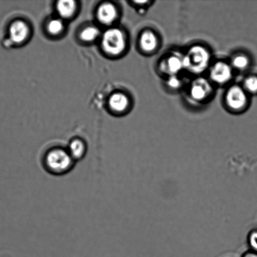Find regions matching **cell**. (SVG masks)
Segmentation results:
<instances>
[{
  "mask_svg": "<svg viewBox=\"0 0 257 257\" xmlns=\"http://www.w3.org/2000/svg\"><path fill=\"white\" fill-rule=\"evenodd\" d=\"M42 160L45 170L55 176H62L69 173L74 168L75 163L67 149L62 148L48 150Z\"/></svg>",
  "mask_w": 257,
  "mask_h": 257,
  "instance_id": "6da1fadb",
  "label": "cell"
},
{
  "mask_svg": "<svg viewBox=\"0 0 257 257\" xmlns=\"http://www.w3.org/2000/svg\"><path fill=\"white\" fill-rule=\"evenodd\" d=\"M210 62V52L201 45L191 47L184 55L185 69L194 74H200L207 69Z\"/></svg>",
  "mask_w": 257,
  "mask_h": 257,
  "instance_id": "7a4b0ae2",
  "label": "cell"
},
{
  "mask_svg": "<svg viewBox=\"0 0 257 257\" xmlns=\"http://www.w3.org/2000/svg\"><path fill=\"white\" fill-rule=\"evenodd\" d=\"M102 45L103 49L108 54L112 55L122 54L126 47L124 34L119 29L108 30L103 35Z\"/></svg>",
  "mask_w": 257,
  "mask_h": 257,
  "instance_id": "3957f363",
  "label": "cell"
},
{
  "mask_svg": "<svg viewBox=\"0 0 257 257\" xmlns=\"http://www.w3.org/2000/svg\"><path fill=\"white\" fill-rule=\"evenodd\" d=\"M225 100L226 104L231 110L238 111L246 107L248 102V97L243 88L238 85H234L226 92Z\"/></svg>",
  "mask_w": 257,
  "mask_h": 257,
  "instance_id": "277c9868",
  "label": "cell"
},
{
  "mask_svg": "<svg viewBox=\"0 0 257 257\" xmlns=\"http://www.w3.org/2000/svg\"><path fill=\"white\" fill-rule=\"evenodd\" d=\"M29 34V29L25 23L20 20L13 22L9 27V39L5 40L4 45L21 44L27 39Z\"/></svg>",
  "mask_w": 257,
  "mask_h": 257,
  "instance_id": "5b68a950",
  "label": "cell"
},
{
  "mask_svg": "<svg viewBox=\"0 0 257 257\" xmlns=\"http://www.w3.org/2000/svg\"><path fill=\"white\" fill-rule=\"evenodd\" d=\"M210 75L211 80L216 84H225L232 78V69L227 63L219 61L211 67Z\"/></svg>",
  "mask_w": 257,
  "mask_h": 257,
  "instance_id": "8992f818",
  "label": "cell"
},
{
  "mask_svg": "<svg viewBox=\"0 0 257 257\" xmlns=\"http://www.w3.org/2000/svg\"><path fill=\"white\" fill-rule=\"evenodd\" d=\"M212 89L210 82L205 79L195 80L191 85L190 89V96L196 102H201L205 100L210 96Z\"/></svg>",
  "mask_w": 257,
  "mask_h": 257,
  "instance_id": "52a82bcc",
  "label": "cell"
},
{
  "mask_svg": "<svg viewBox=\"0 0 257 257\" xmlns=\"http://www.w3.org/2000/svg\"><path fill=\"white\" fill-rule=\"evenodd\" d=\"M185 69L184 55H173L165 59L161 64V70L169 76L176 75Z\"/></svg>",
  "mask_w": 257,
  "mask_h": 257,
  "instance_id": "ba28073f",
  "label": "cell"
},
{
  "mask_svg": "<svg viewBox=\"0 0 257 257\" xmlns=\"http://www.w3.org/2000/svg\"><path fill=\"white\" fill-rule=\"evenodd\" d=\"M157 35L150 30L142 33L140 39L141 49L145 52L150 53L155 51L158 46Z\"/></svg>",
  "mask_w": 257,
  "mask_h": 257,
  "instance_id": "9c48e42d",
  "label": "cell"
},
{
  "mask_svg": "<svg viewBox=\"0 0 257 257\" xmlns=\"http://www.w3.org/2000/svg\"><path fill=\"white\" fill-rule=\"evenodd\" d=\"M117 16V9L112 4H103L98 9V17L103 24H112L113 21H115Z\"/></svg>",
  "mask_w": 257,
  "mask_h": 257,
  "instance_id": "30bf717a",
  "label": "cell"
},
{
  "mask_svg": "<svg viewBox=\"0 0 257 257\" xmlns=\"http://www.w3.org/2000/svg\"><path fill=\"white\" fill-rule=\"evenodd\" d=\"M68 151L75 161L82 160L87 154V145L79 139L70 141L67 148Z\"/></svg>",
  "mask_w": 257,
  "mask_h": 257,
  "instance_id": "8fae6325",
  "label": "cell"
},
{
  "mask_svg": "<svg viewBox=\"0 0 257 257\" xmlns=\"http://www.w3.org/2000/svg\"><path fill=\"white\" fill-rule=\"evenodd\" d=\"M110 107L117 112L124 111L129 105V100L122 93H116L110 99Z\"/></svg>",
  "mask_w": 257,
  "mask_h": 257,
  "instance_id": "7c38bea8",
  "label": "cell"
},
{
  "mask_svg": "<svg viewBox=\"0 0 257 257\" xmlns=\"http://www.w3.org/2000/svg\"><path fill=\"white\" fill-rule=\"evenodd\" d=\"M75 3L74 1H60L57 3V9L60 16L63 18H69L74 14Z\"/></svg>",
  "mask_w": 257,
  "mask_h": 257,
  "instance_id": "4fadbf2b",
  "label": "cell"
},
{
  "mask_svg": "<svg viewBox=\"0 0 257 257\" xmlns=\"http://www.w3.org/2000/svg\"><path fill=\"white\" fill-rule=\"evenodd\" d=\"M250 60L245 55L238 54L233 58L231 64L232 66L238 70H244L249 66Z\"/></svg>",
  "mask_w": 257,
  "mask_h": 257,
  "instance_id": "5bb4252c",
  "label": "cell"
},
{
  "mask_svg": "<svg viewBox=\"0 0 257 257\" xmlns=\"http://www.w3.org/2000/svg\"><path fill=\"white\" fill-rule=\"evenodd\" d=\"M100 31L97 28L90 27L85 28L80 34V38L85 42H92L99 36Z\"/></svg>",
  "mask_w": 257,
  "mask_h": 257,
  "instance_id": "9a60e30c",
  "label": "cell"
},
{
  "mask_svg": "<svg viewBox=\"0 0 257 257\" xmlns=\"http://www.w3.org/2000/svg\"><path fill=\"white\" fill-rule=\"evenodd\" d=\"M243 89L250 94H257V77L255 75L248 77L244 80Z\"/></svg>",
  "mask_w": 257,
  "mask_h": 257,
  "instance_id": "2e32d148",
  "label": "cell"
},
{
  "mask_svg": "<svg viewBox=\"0 0 257 257\" xmlns=\"http://www.w3.org/2000/svg\"><path fill=\"white\" fill-rule=\"evenodd\" d=\"M48 31L52 35H58L61 33L64 29V24L59 19L52 20L47 26Z\"/></svg>",
  "mask_w": 257,
  "mask_h": 257,
  "instance_id": "e0dca14e",
  "label": "cell"
},
{
  "mask_svg": "<svg viewBox=\"0 0 257 257\" xmlns=\"http://www.w3.org/2000/svg\"><path fill=\"white\" fill-rule=\"evenodd\" d=\"M167 84V86L170 87V89H178L182 85V81L176 75H173V76H170L168 78Z\"/></svg>",
  "mask_w": 257,
  "mask_h": 257,
  "instance_id": "ac0fdd59",
  "label": "cell"
},
{
  "mask_svg": "<svg viewBox=\"0 0 257 257\" xmlns=\"http://www.w3.org/2000/svg\"><path fill=\"white\" fill-rule=\"evenodd\" d=\"M249 245H250L251 251L257 253V230L253 231L249 236Z\"/></svg>",
  "mask_w": 257,
  "mask_h": 257,
  "instance_id": "d6986e66",
  "label": "cell"
},
{
  "mask_svg": "<svg viewBox=\"0 0 257 257\" xmlns=\"http://www.w3.org/2000/svg\"><path fill=\"white\" fill-rule=\"evenodd\" d=\"M242 257H257V253L253 251H249L243 255Z\"/></svg>",
  "mask_w": 257,
  "mask_h": 257,
  "instance_id": "ffe728a7",
  "label": "cell"
}]
</instances>
